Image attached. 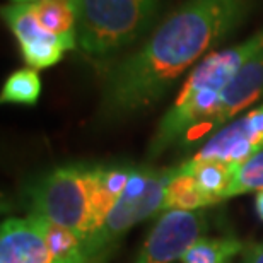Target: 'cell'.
Returning a JSON list of instances; mask_svg holds the SVG:
<instances>
[{"label":"cell","mask_w":263,"mask_h":263,"mask_svg":"<svg viewBox=\"0 0 263 263\" xmlns=\"http://www.w3.org/2000/svg\"><path fill=\"white\" fill-rule=\"evenodd\" d=\"M255 0H186L104 76L98 118L115 123L161 101L205 53L233 34Z\"/></svg>","instance_id":"6da1fadb"},{"label":"cell","mask_w":263,"mask_h":263,"mask_svg":"<svg viewBox=\"0 0 263 263\" xmlns=\"http://www.w3.org/2000/svg\"><path fill=\"white\" fill-rule=\"evenodd\" d=\"M41 94V81L34 68H19L4 82L0 99L2 103L36 104Z\"/></svg>","instance_id":"9a60e30c"},{"label":"cell","mask_w":263,"mask_h":263,"mask_svg":"<svg viewBox=\"0 0 263 263\" xmlns=\"http://www.w3.org/2000/svg\"><path fill=\"white\" fill-rule=\"evenodd\" d=\"M243 251V245L233 238H200L183 255L181 263H229Z\"/></svg>","instance_id":"5bb4252c"},{"label":"cell","mask_w":263,"mask_h":263,"mask_svg":"<svg viewBox=\"0 0 263 263\" xmlns=\"http://www.w3.org/2000/svg\"><path fill=\"white\" fill-rule=\"evenodd\" d=\"M183 166L195 176V180L202 190L214 200V203H219L222 200L229 198V190L234 180V173L238 167L231 166L228 162L220 161H186Z\"/></svg>","instance_id":"4fadbf2b"},{"label":"cell","mask_w":263,"mask_h":263,"mask_svg":"<svg viewBox=\"0 0 263 263\" xmlns=\"http://www.w3.org/2000/svg\"><path fill=\"white\" fill-rule=\"evenodd\" d=\"M31 214L64 226L84 239L101 228L96 214L92 167H59L31 190Z\"/></svg>","instance_id":"277c9868"},{"label":"cell","mask_w":263,"mask_h":263,"mask_svg":"<svg viewBox=\"0 0 263 263\" xmlns=\"http://www.w3.org/2000/svg\"><path fill=\"white\" fill-rule=\"evenodd\" d=\"M29 7L41 28L77 45V14L72 0H41Z\"/></svg>","instance_id":"8fae6325"},{"label":"cell","mask_w":263,"mask_h":263,"mask_svg":"<svg viewBox=\"0 0 263 263\" xmlns=\"http://www.w3.org/2000/svg\"><path fill=\"white\" fill-rule=\"evenodd\" d=\"M14 4H36V2H41V0H12Z\"/></svg>","instance_id":"d6986e66"},{"label":"cell","mask_w":263,"mask_h":263,"mask_svg":"<svg viewBox=\"0 0 263 263\" xmlns=\"http://www.w3.org/2000/svg\"><path fill=\"white\" fill-rule=\"evenodd\" d=\"M263 151V104L219 128L205 142L193 161H220L239 167Z\"/></svg>","instance_id":"52a82bcc"},{"label":"cell","mask_w":263,"mask_h":263,"mask_svg":"<svg viewBox=\"0 0 263 263\" xmlns=\"http://www.w3.org/2000/svg\"><path fill=\"white\" fill-rule=\"evenodd\" d=\"M173 170L152 171L149 185L139 195L123 193L108 217L104 219L103 226L94 233L91 238L86 239V255L87 263L101 261L104 251L111 250L115 243L123 238L125 233L134 228L135 224L156 215L162 210L166 197V186L171 178Z\"/></svg>","instance_id":"5b68a950"},{"label":"cell","mask_w":263,"mask_h":263,"mask_svg":"<svg viewBox=\"0 0 263 263\" xmlns=\"http://www.w3.org/2000/svg\"><path fill=\"white\" fill-rule=\"evenodd\" d=\"M261 48L263 29L241 45L214 51L200 60L183 84L176 101L157 125L151 142V156H159L183 137L200 139L207 135V125L217 111L226 86Z\"/></svg>","instance_id":"7a4b0ae2"},{"label":"cell","mask_w":263,"mask_h":263,"mask_svg":"<svg viewBox=\"0 0 263 263\" xmlns=\"http://www.w3.org/2000/svg\"><path fill=\"white\" fill-rule=\"evenodd\" d=\"M243 263H263V243H256L243 250Z\"/></svg>","instance_id":"e0dca14e"},{"label":"cell","mask_w":263,"mask_h":263,"mask_svg":"<svg viewBox=\"0 0 263 263\" xmlns=\"http://www.w3.org/2000/svg\"><path fill=\"white\" fill-rule=\"evenodd\" d=\"M263 190V151L241 164L234 173L229 197Z\"/></svg>","instance_id":"2e32d148"},{"label":"cell","mask_w":263,"mask_h":263,"mask_svg":"<svg viewBox=\"0 0 263 263\" xmlns=\"http://www.w3.org/2000/svg\"><path fill=\"white\" fill-rule=\"evenodd\" d=\"M215 205L185 166L173 167L162 210H198Z\"/></svg>","instance_id":"30bf717a"},{"label":"cell","mask_w":263,"mask_h":263,"mask_svg":"<svg viewBox=\"0 0 263 263\" xmlns=\"http://www.w3.org/2000/svg\"><path fill=\"white\" fill-rule=\"evenodd\" d=\"M205 217L200 210H166L147 236L135 263H173L203 238Z\"/></svg>","instance_id":"8992f818"},{"label":"cell","mask_w":263,"mask_h":263,"mask_svg":"<svg viewBox=\"0 0 263 263\" xmlns=\"http://www.w3.org/2000/svg\"><path fill=\"white\" fill-rule=\"evenodd\" d=\"M0 263H53L36 215L7 219L0 229Z\"/></svg>","instance_id":"ba28073f"},{"label":"cell","mask_w":263,"mask_h":263,"mask_svg":"<svg viewBox=\"0 0 263 263\" xmlns=\"http://www.w3.org/2000/svg\"><path fill=\"white\" fill-rule=\"evenodd\" d=\"M77 14V46L104 60L134 45L149 29L161 0H72Z\"/></svg>","instance_id":"3957f363"},{"label":"cell","mask_w":263,"mask_h":263,"mask_svg":"<svg viewBox=\"0 0 263 263\" xmlns=\"http://www.w3.org/2000/svg\"><path fill=\"white\" fill-rule=\"evenodd\" d=\"M255 209H256V214H258V217L263 220V190L256 192V197H255Z\"/></svg>","instance_id":"ac0fdd59"},{"label":"cell","mask_w":263,"mask_h":263,"mask_svg":"<svg viewBox=\"0 0 263 263\" xmlns=\"http://www.w3.org/2000/svg\"><path fill=\"white\" fill-rule=\"evenodd\" d=\"M263 96V48L255 53L233 77L220 94L219 108L207 125V134L228 123Z\"/></svg>","instance_id":"9c48e42d"},{"label":"cell","mask_w":263,"mask_h":263,"mask_svg":"<svg viewBox=\"0 0 263 263\" xmlns=\"http://www.w3.org/2000/svg\"><path fill=\"white\" fill-rule=\"evenodd\" d=\"M34 215V214H33ZM40 226L43 229L46 245L53 256V263H87L86 239L76 231L59 226L51 220L40 217Z\"/></svg>","instance_id":"7c38bea8"}]
</instances>
